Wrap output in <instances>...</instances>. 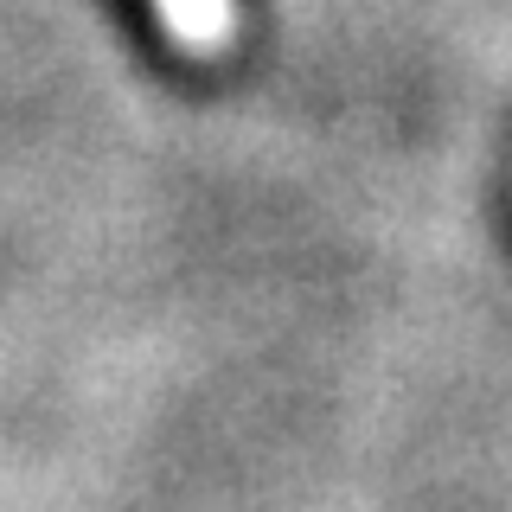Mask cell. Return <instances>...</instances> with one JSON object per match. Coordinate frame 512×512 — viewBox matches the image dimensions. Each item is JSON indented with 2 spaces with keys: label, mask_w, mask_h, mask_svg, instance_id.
<instances>
[{
  "label": "cell",
  "mask_w": 512,
  "mask_h": 512,
  "mask_svg": "<svg viewBox=\"0 0 512 512\" xmlns=\"http://www.w3.org/2000/svg\"><path fill=\"white\" fill-rule=\"evenodd\" d=\"M160 13H167V26L192 45H212V39H224V26H231V0H160Z\"/></svg>",
  "instance_id": "cell-1"
}]
</instances>
